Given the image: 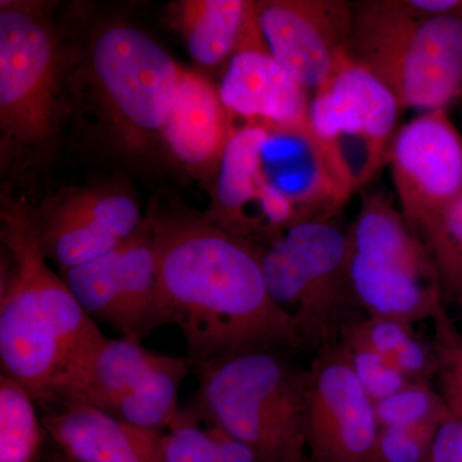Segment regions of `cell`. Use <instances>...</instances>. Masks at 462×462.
<instances>
[{
	"label": "cell",
	"instance_id": "obj_15",
	"mask_svg": "<svg viewBox=\"0 0 462 462\" xmlns=\"http://www.w3.org/2000/svg\"><path fill=\"white\" fill-rule=\"evenodd\" d=\"M310 93L273 57L258 25L230 58L218 87L229 114L267 129L310 126Z\"/></svg>",
	"mask_w": 462,
	"mask_h": 462
},
{
	"label": "cell",
	"instance_id": "obj_2",
	"mask_svg": "<svg viewBox=\"0 0 462 462\" xmlns=\"http://www.w3.org/2000/svg\"><path fill=\"white\" fill-rule=\"evenodd\" d=\"M2 242L8 256L0 289L2 374L45 409L60 401L107 337L47 263L25 212H3Z\"/></svg>",
	"mask_w": 462,
	"mask_h": 462
},
{
	"label": "cell",
	"instance_id": "obj_27",
	"mask_svg": "<svg viewBox=\"0 0 462 462\" xmlns=\"http://www.w3.org/2000/svg\"><path fill=\"white\" fill-rule=\"evenodd\" d=\"M374 406L380 428L437 430L451 413L443 397L422 382H411Z\"/></svg>",
	"mask_w": 462,
	"mask_h": 462
},
{
	"label": "cell",
	"instance_id": "obj_29",
	"mask_svg": "<svg viewBox=\"0 0 462 462\" xmlns=\"http://www.w3.org/2000/svg\"><path fill=\"white\" fill-rule=\"evenodd\" d=\"M437 430L380 428V462H428Z\"/></svg>",
	"mask_w": 462,
	"mask_h": 462
},
{
	"label": "cell",
	"instance_id": "obj_20",
	"mask_svg": "<svg viewBox=\"0 0 462 462\" xmlns=\"http://www.w3.org/2000/svg\"><path fill=\"white\" fill-rule=\"evenodd\" d=\"M351 278L367 316L413 325L431 319L448 333L439 285L397 267L365 260L352 252Z\"/></svg>",
	"mask_w": 462,
	"mask_h": 462
},
{
	"label": "cell",
	"instance_id": "obj_34",
	"mask_svg": "<svg viewBox=\"0 0 462 462\" xmlns=\"http://www.w3.org/2000/svg\"><path fill=\"white\" fill-rule=\"evenodd\" d=\"M307 462H309V461H307Z\"/></svg>",
	"mask_w": 462,
	"mask_h": 462
},
{
	"label": "cell",
	"instance_id": "obj_18",
	"mask_svg": "<svg viewBox=\"0 0 462 462\" xmlns=\"http://www.w3.org/2000/svg\"><path fill=\"white\" fill-rule=\"evenodd\" d=\"M54 446L72 462H162V431L145 430L83 402L42 409Z\"/></svg>",
	"mask_w": 462,
	"mask_h": 462
},
{
	"label": "cell",
	"instance_id": "obj_10",
	"mask_svg": "<svg viewBox=\"0 0 462 462\" xmlns=\"http://www.w3.org/2000/svg\"><path fill=\"white\" fill-rule=\"evenodd\" d=\"M91 67L118 121L136 133L162 130L182 67L147 33L107 27L94 41Z\"/></svg>",
	"mask_w": 462,
	"mask_h": 462
},
{
	"label": "cell",
	"instance_id": "obj_31",
	"mask_svg": "<svg viewBox=\"0 0 462 462\" xmlns=\"http://www.w3.org/2000/svg\"><path fill=\"white\" fill-rule=\"evenodd\" d=\"M428 462H462V419L449 413L438 425Z\"/></svg>",
	"mask_w": 462,
	"mask_h": 462
},
{
	"label": "cell",
	"instance_id": "obj_21",
	"mask_svg": "<svg viewBox=\"0 0 462 462\" xmlns=\"http://www.w3.org/2000/svg\"><path fill=\"white\" fill-rule=\"evenodd\" d=\"M348 231L352 252L357 256L406 270L439 285L427 247L413 233L391 194H364Z\"/></svg>",
	"mask_w": 462,
	"mask_h": 462
},
{
	"label": "cell",
	"instance_id": "obj_14",
	"mask_svg": "<svg viewBox=\"0 0 462 462\" xmlns=\"http://www.w3.org/2000/svg\"><path fill=\"white\" fill-rule=\"evenodd\" d=\"M267 138L269 130L261 125L236 129L221 156L216 181L220 221L216 226L252 245L254 236H263L269 243L296 224L293 207L264 175L263 151Z\"/></svg>",
	"mask_w": 462,
	"mask_h": 462
},
{
	"label": "cell",
	"instance_id": "obj_23",
	"mask_svg": "<svg viewBox=\"0 0 462 462\" xmlns=\"http://www.w3.org/2000/svg\"><path fill=\"white\" fill-rule=\"evenodd\" d=\"M340 342L369 346L391 361L410 382L430 383L438 373V354L418 338L411 325L403 322L366 316L352 325Z\"/></svg>",
	"mask_w": 462,
	"mask_h": 462
},
{
	"label": "cell",
	"instance_id": "obj_19",
	"mask_svg": "<svg viewBox=\"0 0 462 462\" xmlns=\"http://www.w3.org/2000/svg\"><path fill=\"white\" fill-rule=\"evenodd\" d=\"M229 115L218 88L199 72L184 69L161 133L181 162L190 166L220 163L236 132Z\"/></svg>",
	"mask_w": 462,
	"mask_h": 462
},
{
	"label": "cell",
	"instance_id": "obj_26",
	"mask_svg": "<svg viewBox=\"0 0 462 462\" xmlns=\"http://www.w3.org/2000/svg\"><path fill=\"white\" fill-rule=\"evenodd\" d=\"M418 236L436 267L442 296H462V196Z\"/></svg>",
	"mask_w": 462,
	"mask_h": 462
},
{
	"label": "cell",
	"instance_id": "obj_1",
	"mask_svg": "<svg viewBox=\"0 0 462 462\" xmlns=\"http://www.w3.org/2000/svg\"><path fill=\"white\" fill-rule=\"evenodd\" d=\"M154 327L181 331L194 366L263 349H305L296 322L273 300L260 249L216 225H154Z\"/></svg>",
	"mask_w": 462,
	"mask_h": 462
},
{
	"label": "cell",
	"instance_id": "obj_7",
	"mask_svg": "<svg viewBox=\"0 0 462 462\" xmlns=\"http://www.w3.org/2000/svg\"><path fill=\"white\" fill-rule=\"evenodd\" d=\"M193 367L188 356L157 354L144 348L142 340L126 337L107 338L54 404H91L136 427L163 433L180 409L179 391Z\"/></svg>",
	"mask_w": 462,
	"mask_h": 462
},
{
	"label": "cell",
	"instance_id": "obj_3",
	"mask_svg": "<svg viewBox=\"0 0 462 462\" xmlns=\"http://www.w3.org/2000/svg\"><path fill=\"white\" fill-rule=\"evenodd\" d=\"M294 354L263 349L197 365L199 389L182 411L247 446L263 462L309 461V370Z\"/></svg>",
	"mask_w": 462,
	"mask_h": 462
},
{
	"label": "cell",
	"instance_id": "obj_22",
	"mask_svg": "<svg viewBox=\"0 0 462 462\" xmlns=\"http://www.w3.org/2000/svg\"><path fill=\"white\" fill-rule=\"evenodd\" d=\"M256 23V2L187 0L180 5L182 35L199 65L212 67L230 60Z\"/></svg>",
	"mask_w": 462,
	"mask_h": 462
},
{
	"label": "cell",
	"instance_id": "obj_6",
	"mask_svg": "<svg viewBox=\"0 0 462 462\" xmlns=\"http://www.w3.org/2000/svg\"><path fill=\"white\" fill-rule=\"evenodd\" d=\"M401 112L393 93L348 51L312 93L310 129L351 196L387 165Z\"/></svg>",
	"mask_w": 462,
	"mask_h": 462
},
{
	"label": "cell",
	"instance_id": "obj_17",
	"mask_svg": "<svg viewBox=\"0 0 462 462\" xmlns=\"http://www.w3.org/2000/svg\"><path fill=\"white\" fill-rule=\"evenodd\" d=\"M267 130L269 138L263 151L264 175L293 207L296 223L336 217L351 194L310 126Z\"/></svg>",
	"mask_w": 462,
	"mask_h": 462
},
{
	"label": "cell",
	"instance_id": "obj_5",
	"mask_svg": "<svg viewBox=\"0 0 462 462\" xmlns=\"http://www.w3.org/2000/svg\"><path fill=\"white\" fill-rule=\"evenodd\" d=\"M273 300L293 318L305 349L338 345L366 314L351 278L348 229L331 220L300 221L260 248Z\"/></svg>",
	"mask_w": 462,
	"mask_h": 462
},
{
	"label": "cell",
	"instance_id": "obj_32",
	"mask_svg": "<svg viewBox=\"0 0 462 462\" xmlns=\"http://www.w3.org/2000/svg\"><path fill=\"white\" fill-rule=\"evenodd\" d=\"M410 5L424 14H440L462 21V0H410Z\"/></svg>",
	"mask_w": 462,
	"mask_h": 462
},
{
	"label": "cell",
	"instance_id": "obj_13",
	"mask_svg": "<svg viewBox=\"0 0 462 462\" xmlns=\"http://www.w3.org/2000/svg\"><path fill=\"white\" fill-rule=\"evenodd\" d=\"M354 5L342 0L256 2L264 45L305 89L318 90L348 47Z\"/></svg>",
	"mask_w": 462,
	"mask_h": 462
},
{
	"label": "cell",
	"instance_id": "obj_8",
	"mask_svg": "<svg viewBox=\"0 0 462 462\" xmlns=\"http://www.w3.org/2000/svg\"><path fill=\"white\" fill-rule=\"evenodd\" d=\"M57 47L41 18L20 5L0 8V127L5 138H47L57 97Z\"/></svg>",
	"mask_w": 462,
	"mask_h": 462
},
{
	"label": "cell",
	"instance_id": "obj_24",
	"mask_svg": "<svg viewBox=\"0 0 462 462\" xmlns=\"http://www.w3.org/2000/svg\"><path fill=\"white\" fill-rule=\"evenodd\" d=\"M38 409L23 384L0 375V462H41L50 437Z\"/></svg>",
	"mask_w": 462,
	"mask_h": 462
},
{
	"label": "cell",
	"instance_id": "obj_4",
	"mask_svg": "<svg viewBox=\"0 0 462 462\" xmlns=\"http://www.w3.org/2000/svg\"><path fill=\"white\" fill-rule=\"evenodd\" d=\"M346 51L401 108L447 109L462 97V21L424 14L410 0L356 3Z\"/></svg>",
	"mask_w": 462,
	"mask_h": 462
},
{
	"label": "cell",
	"instance_id": "obj_28",
	"mask_svg": "<svg viewBox=\"0 0 462 462\" xmlns=\"http://www.w3.org/2000/svg\"><path fill=\"white\" fill-rule=\"evenodd\" d=\"M351 361L352 369L374 403L393 396L409 385L410 380L369 346L356 342H340Z\"/></svg>",
	"mask_w": 462,
	"mask_h": 462
},
{
	"label": "cell",
	"instance_id": "obj_11",
	"mask_svg": "<svg viewBox=\"0 0 462 462\" xmlns=\"http://www.w3.org/2000/svg\"><path fill=\"white\" fill-rule=\"evenodd\" d=\"M62 273L63 281L91 320L121 337L143 340L156 330L157 254L154 225H142L108 254Z\"/></svg>",
	"mask_w": 462,
	"mask_h": 462
},
{
	"label": "cell",
	"instance_id": "obj_12",
	"mask_svg": "<svg viewBox=\"0 0 462 462\" xmlns=\"http://www.w3.org/2000/svg\"><path fill=\"white\" fill-rule=\"evenodd\" d=\"M388 163L398 207L416 236L462 196V135L447 109L401 126Z\"/></svg>",
	"mask_w": 462,
	"mask_h": 462
},
{
	"label": "cell",
	"instance_id": "obj_33",
	"mask_svg": "<svg viewBox=\"0 0 462 462\" xmlns=\"http://www.w3.org/2000/svg\"><path fill=\"white\" fill-rule=\"evenodd\" d=\"M41 462H72L66 457L60 449L57 448L56 446L50 440V445L47 447V451H45L44 456Z\"/></svg>",
	"mask_w": 462,
	"mask_h": 462
},
{
	"label": "cell",
	"instance_id": "obj_16",
	"mask_svg": "<svg viewBox=\"0 0 462 462\" xmlns=\"http://www.w3.org/2000/svg\"><path fill=\"white\" fill-rule=\"evenodd\" d=\"M142 225L139 207L130 197L93 191L63 202L33 227L45 256L65 272L108 254Z\"/></svg>",
	"mask_w": 462,
	"mask_h": 462
},
{
	"label": "cell",
	"instance_id": "obj_25",
	"mask_svg": "<svg viewBox=\"0 0 462 462\" xmlns=\"http://www.w3.org/2000/svg\"><path fill=\"white\" fill-rule=\"evenodd\" d=\"M200 422L179 409L161 439L162 462H263L247 446Z\"/></svg>",
	"mask_w": 462,
	"mask_h": 462
},
{
	"label": "cell",
	"instance_id": "obj_30",
	"mask_svg": "<svg viewBox=\"0 0 462 462\" xmlns=\"http://www.w3.org/2000/svg\"><path fill=\"white\" fill-rule=\"evenodd\" d=\"M443 340L438 354V373L442 394L452 415L462 419V337L457 342Z\"/></svg>",
	"mask_w": 462,
	"mask_h": 462
},
{
	"label": "cell",
	"instance_id": "obj_9",
	"mask_svg": "<svg viewBox=\"0 0 462 462\" xmlns=\"http://www.w3.org/2000/svg\"><path fill=\"white\" fill-rule=\"evenodd\" d=\"M307 370L309 462H380L375 406L342 345L316 351Z\"/></svg>",
	"mask_w": 462,
	"mask_h": 462
}]
</instances>
